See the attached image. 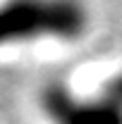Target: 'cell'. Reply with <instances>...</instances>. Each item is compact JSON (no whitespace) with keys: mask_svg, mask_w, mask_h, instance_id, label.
Instances as JSON below:
<instances>
[{"mask_svg":"<svg viewBox=\"0 0 122 124\" xmlns=\"http://www.w3.org/2000/svg\"><path fill=\"white\" fill-rule=\"evenodd\" d=\"M89 24L79 0H0V48L38 38L74 41Z\"/></svg>","mask_w":122,"mask_h":124,"instance_id":"cell-1","label":"cell"},{"mask_svg":"<svg viewBox=\"0 0 122 124\" xmlns=\"http://www.w3.org/2000/svg\"><path fill=\"white\" fill-rule=\"evenodd\" d=\"M41 110L53 124H122V81L103 98H77L62 84H48L41 93Z\"/></svg>","mask_w":122,"mask_h":124,"instance_id":"cell-2","label":"cell"}]
</instances>
